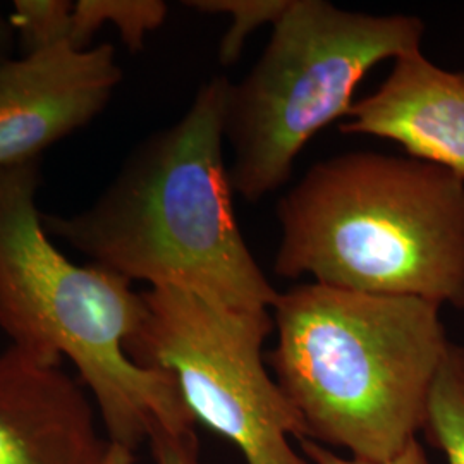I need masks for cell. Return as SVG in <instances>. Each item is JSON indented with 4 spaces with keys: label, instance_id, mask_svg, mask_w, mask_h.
Masks as SVG:
<instances>
[{
    "label": "cell",
    "instance_id": "1",
    "mask_svg": "<svg viewBox=\"0 0 464 464\" xmlns=\"http://www.w3.org/2000/svg\"><path fill=\"white\" fill-rule=\"evenodd\" d=\"M229 80L201 84L176 124L150 134L90 207L42 214L44 229L130 282L181 289L237 310H272L279 293L239 229L224 159Z\"/></svg>",
    "mask_w": 464,
    "mask_h": 464
},
{
    "label": "cell",
    "instance_id": "2",
    "mask_svg": "<svg viewBox=\"0 0 464 464\" xmlns=\"http://www.w3.org/2000/svg\"><path fill=\"white\" fill-rule=\"evenodd\" d=\"M439 304L318 282L279 293L266 356L306 439L353 459L394 458L423 430L450 341Z\"/></svg>",
    "mask_w": 464,
    "mask_h": 464
},
{
    "label": "cell",
    "instance_id": "3",
    "mask_svg": "<svg viewBox=\"0 0 464 464\" xmlns=\"http://www.w3.org/2000/svg\"><path fill=\"white\" fill-rule=\"evenodd\" d=\"M274 272L464 308V181L410 155L351 151L279 199Z\"/></svg>",
    "mask_w": 464,
    "mask_h": 464
},
{
    "label": "cell",
    "instance_id": "4",
    "mask_svg": "<svg viewBox=\"0 0 464 464\" xmlns=\"http://www.w3.org/2000/svg\"><path fill=\"white\" fill-rule=\"evenodd\" d=\"M42 159L0 167V331L11 346L61 365L66 356L95 401L109 442L138 448L155 425H195L174 379L140 366L128 343L145 299L105 266L72 264L44 229Z\"/></svg>",
    "mask_w": 464,
    "mask_h": 464
},
{
    "label": "cell",
    "instance_id": "5",
    "mask_svg": "<svg viewBox=\"0 0 464 464\" xmlns=\"http://www.w3.org/2000/svg\"><path fill=\"white\" fill-rule=\"evenodd\" d=\"M423 32L415 16L289 0L260 59L227 88L224 136L234 193L255 203L281 189L308 141L346 119L370 69L420 52Z\"/></svg>",
    "mask_w": 464,
    "mask_h": 464
},
{
    "label": "cell",
    "instance_id": "6",
    "mask_svg": "<svg viewBox=\"0 0 464 464\" xmlns=\"http://www.w3.org/2000/svg\"><path fill=\"white\" fill-rule=\"evenodd\" d=\"M128 353L166 372L195 423L231 440L246 464H310L291 446L306 437L296 410L264 363L270 310L237 312L181 289H149Z\"/></svg>",
    "mask_w": 464,
    "mask_h": 464
},
{
    "label": "cell",
    "instance_id": "7",
    "mask_svg": "<svg viewBox=\"0 0 464 464\" xmlns=\"http://www.w3.org/2000/svg\"><path fill=\"white\" fill-rule=\"evenodd\" d=\"M122 82L116 49L59 44L0 66V167L42 153L90 124Z\"/></svg>",
    "mask_w": 464,
    "mask_h": 464
},
{
    "label": "cell",
    "instance_id": "8",
    "mask_svg": "<svg viewBox=\"0 0 464 464\" xmlns=\"http://www.w3.org/2000/svg\"><path fill=\"white\" fill-rule=\"evenodd\" d=\"M95 411L61 365L16 346L0 353V464L103 463Z\"/></svg>",
    "mask_w": 464,
    "mask_h": 464
},
{
    "label": "cell",
    "instance_id": "9",
    "mask_svg": "<svg viewBox=\"0 0 464 464\" xmlns=\"http://www.w3.org/2000/svg\"><path fill=\"white\" fill-rule=\"evenodd\" d=\"M341 131L396 141L464 181V72L435 66L421 50L398 57L377 92L353 103Z\"/></svg>",
    "mask_w": 464,
    "mask_h": 464
},
{
    "label": "cell",
    "instance_id": "10",
    "mask_svg": "<svg viewBox=\"0 0 464 464\" xmlns=\"http://www.w3.org/2000/svg\"><path fill=\"white\" fill-rule=\"evenodd\" d=\"M162 0H78L72 4L69 45L90 49L93 34L105 24L116 28L130 52H140L151 32L166 23Z\"/></svg>",
    "mask_w": 464,
    "mask_h": 464
},
{
    "label": "cell",
    "instance_id": "11",
    "mask_svg": "<svg viewBox=\"0 0 464 464\" xmlns=\"http://www.w3.org/2000/svg\"><path fill=\"white\" fill-rule=\"evenodd\" d=\"M423 431L448 464H464L463 346H449L431 389Z\"/></svg>",
    "mask_w": 464,
    "mask_h": 464
},
{
    "label": "cell",
    "instance_id": "12",
    "mask_svg": "<svg viewBox=\"0 0 464 464\" xmlns=\"http://www.w3.org/2000/svg\"><path fill=\"white\" fill-rule=\"evenodd\" d=\"M184 4L199 13L231 17L218 47V61L222 66H232L239 61L248 34L264 24L274 26L285 13L289 0H189Z\"/></svg>",
    "mask_w": 464,
    "mask_h": 464
},
{
    "label": "cell",
    "instance_id": "13",
    "mask_svg": "<svg viewBox=\"0 0 464 464\" xmlns=\"http://www.w3.org/2000/svg\"><path fill=\"white\" fill-rule=\"evenodd\" d=\"M71 0H14L9 13L17 44L24 53L49 49L59 44L69 45Z\"/></svg>",
    "mask_w": 464,
    "mask_h": 464
},
{
    "label": "cell",
    "instance_id": "14",
    "mask_svg": "<svg viewBox=\"0 0 464 464\" xmlns=\"http://www.w3.org/2000/svg\"><path fill=\"white\" fill-rule=\"evenodd\" d=\"M155 464H199L198 440L191 430H169L155 425L150 431Z\"/></svg>",
    "mask_w": 464,
    "mask_h": 464
},
{
    "label": "cell",
    "instance_id": "15",
    "mask_svg": "<svg viewBox=\"0 0 464 464\" xmlns=\"http://www.w3.org/2000/svg\"><path fill=\"white\" fill-rule=\"evenodd\" d=\"M299 449L301 454L308 459V463L314 464H430L425 449L421 448V444L415 439L413 442H410L406 448L402 449L394 458L381 461V463H366V461H358L353 458H343L335 452H332L329 449L324 448L322 444H318L312 439H298Z\"/></svg>",
    "mask_w": 464,
    "mask_h": 464
},
{
    "label": "cell",
    "instance_id": "16",
    "mask_svg": "<svg viewBox=\"0 0 464 464\" xmlns=\"http://www.w3.org/2000/svg\"><path fill=\"white\" fill-rule=\"evenodd\" d=\"M17 34L13 28L9 13L0 5V66L16 57Z\"/></svg>",
    "mask_w": 464,
    "mask_h": 464
},
{
    "label": "cell",
    "instance_id": "17",
    "mask_svg": "<svg viewBox=\"0 0 464 464\" xmlns=\"http://www.w3.org/2000/svg\"><path fill=\"white\" fill-rule=\"evenodd\" d=\"M102 464H134L133 450L114 442H109Z\"/></svg>",
    "mask_w": 464,
    "mask_h": 464
}]
</instances>
